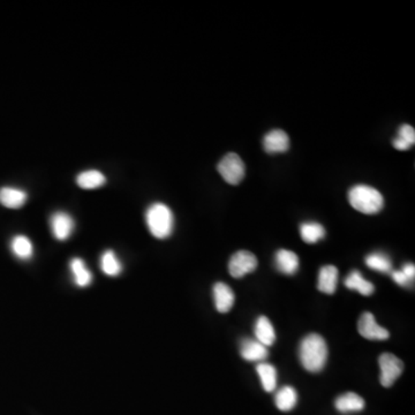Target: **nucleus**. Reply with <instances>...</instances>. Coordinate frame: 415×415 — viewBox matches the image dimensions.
I'll return each instance as SVG.
<instances>
[{"label":"nucleus","mask_w":415,"mask_h":415,"mask_svg":"<svg viewBox=\"0 0 415 415\" xmlns=\"http://www.w3.org/2000/svg\"><path fill=\"white\" fill-rule=\"evenodd\" d=\"M357 330L361 336L369 340H387L390 336L388 330L378 326L371 312H364L357 322Z\"/></svg>","instance_id":"obj_7"},{"label":"nucleus","mask_w":415,"mask_h":415,"mask_svg":"<svg viewBox=\"0 0 415 415\" xmlns=\"http://www.w3.org/2000/svg\"><path fill=\"white\" fill-rule=\"evenodd\" d=\"M105 182H107L105 175L97 170L81 172L76 178V184L82 189L100 188Z\"/></svg>","instance_id":"obj_19"},{"label":"nucleus","mask_w":415,"mask_h":415,"mask_svg":"<svg viewBox=\"0 0 415 415\" xmlns=\"http://www.w3.org/2000/svg\"><path fill=\"white\" fill-rule=\"evenodd\" d=\"M69 268L72 272L76 284L79 288H83L89 286L93 281V274L87 268L86 263L82 258H74L69 262Z\"/></svg>","instance_id":"obj_17"},{"label":"nucleus","mask_w":415,"mask_h":415,"mask_svg":"<svg viewBox=\"0 0 415 415\" xmlns=\"http://www.w3.org/2000/svg\"><path fill=\"white\" fill-rule=\"evenodd\" d=\"M74 227H76V224H74L72 216L64 211L55 213L50 218L51 232L57 240H67L72 236Z\"/></svg>","instance_id":"obj_8"},{"label":"nucleus","mask_w":415,"mask_h":415,"mask_svg":"<svg viewBox=\"0 0 415 415\" xmlns=\"http://www.w3.org/2000/svg\"><path fill=\"white\" fill-rule=\"evenodd\" d=\"M255 337L265 347L272 346L276 342V333L268 317L260 316L255 323Z\"/></svg>","instance_id":"obj_15"},{"label":"nucleus","mask_w":415,"mask_h":415,"mask_svg":"<svg viewBox=\"0 0 415 415\" xmlns=\"http://www.w3.org/2000/svg\"><path fill=\"white\" fill-rule=\"evenodd\" d=\"M213 300L217 310L220 312H230L233 307L236 297L229 285L224 283H216L213 286Z\"/></svg>","instance_id":"obj_10"},{"label":"nucleus","mask_w":415,"mask_h":415,"mask_svg":"<svg viewBox=\"0 0 415 415\" xmlns=\"http://www.w3.org/2000/svg\"><path fill=\"white\" fill-rule=\"evenodd\" d=\"M378 364L381 368V385L385 388H390L395 383L396 380L402 375L404 371V364L398 357L391 353L382 354L378 359Z\"/></svg>","instance_id":"obj_5"},{"label":"nucleus","mask_w":415,"mask_h":415,"mask_svg":"<svg viewBox=\"0 0 415 415\" xmlns=\"http://www.w3.org/2000/svg\"><path fill=\"white\" fill-rule=\"evenodd\" d=\"M392 143H394V147H395L397 150H409V148H411V145H409V143H406V142H404V141L400 140V139L398 138H396Z\"/></svg>","instance_id":"obj_29"},{"label":"nucleus","mask_w":415,"mask_h":415,"mask_svg":"<svg viewBox=\"0 0 415 415\" xmlns=\"http://www.w3.org/2000/svg\"><path fill=\"white\" fill-rule=\"evenodd\" d=\"M335 406L340 413L361 412L364 409V400L354 392H347L336 399Z\"/></svg>","instance_id":"obj_16"},{"label":"nucleus","mask_w":415,"mask_h":415,"mask_svg":"<svg viewBox=\"0 0 415 415\" xmlns=\"http://www.w3.org/2000/svg\"><path fill=\"white\" fill-rule=\"evenodd\" d=\"M217 170L223 177L224 182H227L230 185L240 184L246 175L245 163L240 156L236 152H229L225 154L217 165Z\"/></svg>","instance_id":"obj_4"},{"label":"nucleus","mask_w":415,"mask_h":415,"mask_svg":"<svg viewBox=\"0 0 415 415\" xmlns=\"http://www.w3.org/2000/svg\"><path fill=\"white\" fill-rule=\"evenodd\" d=\"M258 376L261 378L262 387L267 392H272L277 387V371L272 364H258L256 367Z\"/></svg>","instance_id":"obj_24"},{"label":"nucleus","mask_w":415,"mask_h":415,"mask_svg":"<svg viewBox=\"0 0 415 415\" xmlns=\"http://www.w3.org/2000/svg\"><path fill=\"white\" fill-rule=\"evenodd\" d=\"M100 270L109 277H117L123 272V265L114 251H104L100 256Z\"/></svg>","instance_id":"obj_22"},{"label":"nucleus","mask_w":415,"mask_h":415,"mask_svg":"<svg viewBox=\"0 0 415 415\" xmlns=\"http://www.w3.org/2000/svg\"><path fill=\"white\" fill-rule=\"evenodd\" d=\"M338 284V269L335 265H324L319 272L317 288L326 294H333Z\"/></svg>","instance_id":"obj_13"},{"label":"nucleus","mask_w":415,"mask_h":415,"mask_svg":"<svg viewBox=\"0 0 415 415\" xmlns=\"http://www.w3.org/2000/svg\"><path fill=\"white\" fill-rule=\"evenodd\" d=\"M27 193L14 187H3L0 189V203L8 209H19L27 202Z\"/></svg>","instance_id":"obj_14"},{"label":"nucleus","mask_w":415,"mask_h":415,"mask_svg":"<svg viewBox=\"0 0 415 415\" xmlns=\"http://www.w3.org/2000/svg\"><path fill=\"white\" fill-rule=\"evenodd\" d=\"M300 236L306 244H316L326 237V230L321 224L315 222L301 224Z\"/></svg>","instance_id":"obj_21"},{"label":"nucleus","mask_w":415,"mask_h":415,"mask_svg":"<svg viewBox=\"0 0 415 415\" xmlns=\"http://www.w3.org/2000/svg\"><path fill=\"white\" fill-rule=\"evenodd\" d=\"M402 272L406 277L409 278V281H413L415 277V267L412 263H407L404 265L402 269Z\"/></svg>","instance_id":"obj_28"},{"label":"nucleus","mask_w":415,"mask_h":415,"mask_svg":"<svg viewBox=\"0 0 415 415\" xmlns=\"http://www.w3.org/2000/svg\"><path fill=\"white\" fill-rule=\"evenodd\" d=\"M258 268V258L247 251H237L229 262V272L234 278L244 277Z\"/></svg>","instance_id":"obj_6"},{"label":"nucleus","mask_w":415,"mask_h":415,"mask_svg":"<svg viewBox=\"0 0 415 415\" xmlns=\"http://www.w3.org/2000/svg\"><path fill=\"white\" fill-rule=\"evenodd\" d=\"M366 265L368 268L373 269L375 272L387 274L391 272L392 263L389 256L382 253H371L366 258Z\"/></svg>","instance_id":"obj_25"},{"label":"nucleus","mask_w":415,"mask_h":415,"mask_svg":"<svg viewBox=\"0 0 415 415\" xmlns=\"http://www.w3.org/2000/svg\"><path fill=\"white\" fill-rule=\"evenodd\" d=\"M275 265L278 272L285 275H294L298 272L299 262L298 255L294 251L288 249H281L276 253Z\"/></svg>","instance_id":"obj_12"},{"label":"nucleus","mask_w":415,"mask_h":415,"mask_svg":"<svg viewBox=\"0 0 415 415\" xmlns=\"http://www.w3.org/2000/svg\"><path fill=\"white\" fill-rule=\"evenodd\" d=\"M348 201L353 209L366 215L380 213L385 206V199L381 193L367 185L352 187L348 192Z\"/></svg>","instance_id":"obj_3"},{"label":"nucleus","mask_w":415,"mask_h":415,"mask_svg":"<svg viewBox=\"0 0 415 415\" xmlns=\"http://www.w3.org/2000/svg\"><path fill=\"white\" fill-rule=\"evenodd\" d=\"M241 357L247 361H263L268 357V348L258 340L245 338L240 344Z\"/></svg>","instance_id":"obj_11"},{"label":"nucleus","mask_w":415,"mask_h":415,"mask_svg":"<svg viewBox=\"0 0 415 415\" xmlns=\"http://www.w3.org/2000/svg\"><path fill=\"white\" fill-rule=\"evenodd\" d=\"M10 248L13 254L20 260L27 261L34 254V246L26 236H17L10 242Z\"/></svg>","instance_id":"obj_23"},{"label":"nucleus","mask_w":415,"mask_h":415,"mask_svg":"<svg viewBox=\"0 0 415 415\" xmlns=\"http://www.w3.org/2000/svg\"><path fill=\"white\" fill-rule=\"evenodd\" d=\"M398 139L409 143L411 147L415 143V131L414 128L409 125H402L398 131Z\"/></svg>","instance_id":"obj_26"},{"label":"nucleus","mask_w":415,"mask_h":415,"mask_svg":"<svg viewBox=\"0 0 415 415\" xmlns=\"http://www.w3.org/2000/svg\"><path fill=\"white\" fill-rule=\"evenodd\" d=\"M263 148L268 154L285 152L290 148V138L284 131L274 130L263 139Z\"/></svg>","instance_id":"obj_9"},{"label":"nucleus","mask_w":415,"mask_h":415,"mask_svg":"<svg viewBox=\"0 0 415 415\" xmlns=\"http://www.w3.org/2000/svg\"><path fill=\"white\" fill-rule=\"evenodd\" d=\"M391 277L394 281L397 283V284L400 285V286H407L409 284V278L406 277L404 274H403L402 270H399V272H392Z\"/></svg>","instance_id":"obj_27"},{"label":"nucleus","mask_w":415,"mask_h":415,"mask_svg":"<svg viewBox=\"0 0 415 415\" xmlns=\"http://www.w3.org/2000/svg\"><path fill=\"white\" fill-rule=\"evenodd\" d=\"M275 403L278 409L283 412H290L298 403V394L294 388L286 385L276 394Z\"/></svg>","instance_id":"obj_20"},{"label":"nucleus","mask_w":415,"mask_h":415,"mask_svg":"<svg viewBox=\"0 0 415 415\" xmlns=\"http://www.w3.org/2000/svg\"><path fill=\"white\" fill-rule=\"evenodd\" d=\"M344 284L348 290L357 291L361 294L366 295V297L373 294L375 291L374 285L371 284V281H366L361 275L360 272H355V270L351 272L350 275L345 278Z\"/></svg>","instance_id":"obj_18"},{"label":"nucleus","mask_w":415,"mask_h":415,"mask_svg":"<svg viewBox=\"0 0 415 415\" xmlns=\"http://www.w3.org/2000/svg\"><path fill=\"white\" fill-rule=\"evenodd\" d=\"M299 357L306 371L319 373L328 360V346L322 336L312 333L302 339L299 347Z\"/></svg>","instance_id":"obj_1"},{"label":"nucleus","mask_w":415,"mask_h":415,"mask_svg":"<svg viewBox=\"0 0 415 415\" xmlns=\"http://www.w3.org/2000/svg\"><path fill=\"white\" fill-rule=\"evenodd\" d=\"M145 223L150 233L157 239H166L175 227V216L164 203H154L147 209Z\"/></svg>","instance_id":"obj_2"}]
</instances>
